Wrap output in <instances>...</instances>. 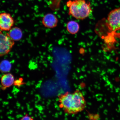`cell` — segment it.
Masks as SVG:
<instances>
[{"label":"cell","mask_w":120,"mask_h":120,"mask_svg":"<svg viewBox=\"0 0 120 120\" xmlns=\"http://www.w3.org/2000/svg\"><path fill=\"white\" fill-rule=\"evenodd\" d=\"M58 98L59 107L67 114H76L82 111L86 107L84 96L79 90L61 94Z\"/></svg>","instance_id":"cell-1"},{"label":"cell","mask_w":120,"mask_h":120,"mask_svg":"<svg viewBox=\"0 0 120 120\" xmlns=\"http://www.w3.org/2000/svg\"><path fill=\"white\" fill-rule=\"evenodd\" d=\"M68 14L77 19H84L92 11L90 4L86 0H69L67 2Z\"/></svg>","instance_id":"cell-2"},{"label":"cell","mask_w":120,"mask_h":120,"mask_svg":"<svg viewBox=\"0 0 120 120\" xmlns=\"http://www.w3.org/2000/svg\"><path fill=\"white\" fill-rule=\"evenodd\" d=\"M107 24L111 30H120V8L114 9L109 13Z\"/></svg>","instance_id":"cell-3"},{"label":"cell","mask_w":120,"mask_h":120,"mask_svg":"<svg viewBox=\"0 0 120 120\" xmlns=\"http://www.w3.org/2000/svg\"><path fill=\"white\" fill-rule=\"evenodd\" d=\"M15 41L6 34L0 33V56H3L8 54L15 44Z\"/></svg>","instance_id":"cell-4"},{"label":"cell","mask_w":120,"mask_h":120,"mask_svg":"<svg viewBox=\"0 0 120 120\" xmlns=\"http://www.w3.org/2000/svg\"><path fill=\"white\" fill-rule=\"evenodd\" d=\"M14 20L9 13L3 12L0 15V28L2 31H9L14 24Z\"/></svg>","instance_id":"cell-5"},{"label":"cell","mask_w":120,"mask_h":120,"mask_svg":"<svg viewBox=\"0 0 120 120\" xmlns=\"http://www.w3.org/2000/svg\"><path fill=\"white\" fill-rule=\"evenodd\" d=\"M58 20L56 16L52 13H48L43 16L42 23L45 27L53 28L57 25Z\"/></svg>","instance_id":"cell-6"},{"label":"cell","mask_w":120,"mask_h":120,"mask_svg":"<svg viewBox=\"0 0 120 120\" xmlns=\"http://www.w3.org/2000/svg\"><path fill=\"white\" fill-rule=\"evenodd\" d=\"M15 78L14 76L10 73L4 74L1 79V83L3 89L9 87L14 83Z\"/></svg>","instance_id":"cell-7"},{"label":"cell","mask_w":120,"mask_h":120,"mask_svg":"<svg viewBox=\"0 0 120 120\" xmlns=\"http://www.w3.org/2000/svg\"><path fill=\"white\" fill-rule=\"evenodd\" d=\"M7 35L14 41H19L22 38V33L20 28L17 27L12 28Z\"/></svg>","instance_id":"cell-8"},{"label":"cell","mask_w":120,"mask_h":120,"mask_svg":"<svg viewBox=\"0 0 120 120\" xmlns=\"http://www.w3.org/2000/svg\"><path fill=\"white\" fill-rule=\"evenodd\" d=\"M67 29L68 32L71 34H75L78 32L79 26L77 22L74 21H70L68 22Z\"/></svg>","instance_id":"cell-9"},{"label":"cell","mask_w":120,"mask_h":120,"mask_svg":"<svg viewBox=\"0 0 120 120\" xmlns=\"http://www.w3.org/2000/svg\"><path fill=\"white\" fill-rule=\"evenodd\" d=\"M11 68V65L9 61L4 60L1 62L0 64V70L3 73H7L9 71Z\"/></svg>","instance_id":"cell-10"},{"label":"cell","mask_w":120,"mask_h":120,"mask_svg":"<svg viewBox=\"0 0 120 120\" xmlns=\"http://www.w3.org/2000/svg\"><path fill=\"white\" fill-rule=\"evenodd\" d=\"M23 79L22 78H20L18 79L15 81L14 83L16 86H20L22 84V82H23Z\"/></svg>","instance_id":"cell-11"},{"label":"cell","mask_w":120,"mask_h":120,"mask_svg":"<svg viewBox=\"0 0 120 120\" xmlns=\"http://www.w3.org/2000/svg\"><path fill=\"white\" fill-rule=\"evenodd\" d=\"M20 120H34L33 118L30 116L28 114H26Z\"/></svg>","instance_id":"cell-12"},{"label":"cell","mask_w":120,"mask_h":120,"mask_svg":"<svg viewBox=\"0 0 120 120\" xmlns=\"http://www.w3.org/2000/svg\"></svg>","instance_id":"cell-13"}]
</instances>
